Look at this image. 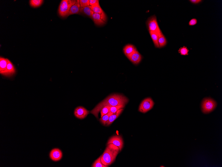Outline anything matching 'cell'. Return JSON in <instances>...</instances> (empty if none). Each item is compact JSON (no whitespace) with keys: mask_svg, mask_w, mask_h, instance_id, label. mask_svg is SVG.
Wrapping results in <instances>:
<instances>
[{"mask_svg":"<svg viewBox=\"0 0 222 167\" xmlns=\"http://www.w3.org/2000/svg\"><path fill=\"white\" fill-rule=\"evenodd\" d=\"M80 1V0H77L76 3L71 7L69 12V15L80 13L81 9Z\"/></svg>","mask_w":222,"mask_h":167,"instance_id":"13","label":"cell"},{"mask_svg":"<svg viewBox=\"0 0 222 167\" xmlns=\"http://www.w3.org/2000/svg\"><path fill=\"white\" fill-rule=\"evenodd\" d=\"M217 104L216 102L211 98L204 99L201 104V109L204 114H208L216 108Z\"/></svg>","mask_w":222,"mask_h":167,"instance_id":"4","label":"cell"},{"mask_svg":"<svg viewBox=\"0 0 222 167\" xmlns=\"http://www.w3.org/2000/svg\"><path fill=\"white\" fill-rule=\"evenodd\" d=\"M90 1V6H99V0H89Z\"/></svg>","mask_w":222,"mask_h":167,"instance_id":"28","label":"cell"},{"mask_svg":"<svg viewBox=\"0 0 222 167\" xmlns=\"http://www.w3.org/2000/svg\"><path fill=\"white\" fill-rule=\"evenodd\" d=\"M81 8L90 6L89 0H80Z\"/></svg>","mask_w":222,"mask_h":167,"instance_id":"27","label":"cell"},{"mask_svg":"<svg viewBox=\"0 0 222 167\" xmlns=\"http://www.w3.org/2000/svg\"><path fill=\"white\" fill-rule=\"evenodd\" d=\"M136 50L135 46L132 45H127L125 46L123 48L124 53L128 58L129 56Z\"/></svg>","mask_w":222,"mask_h":167,"instance_id":"14","label":"cell"},{"mask_svg":"<svg viewBox=\"0 0 222 167\" xmlns=\"http://www.w3.org/2000/svg\"><path fill=\"white\" fill-rule=\"evenodd\" d=\"M154 103L151 98L144 99L140 104L139 111L141 112L145 113L149 111L153 107Z\"/></svg>","mask_w":222,"mask_h":167,"instance_id":"5","label":"cell"},{"mask_svg":"<svg viewBox=\"0 0 222 167\" xmlns=\"http://www.w3.org/2000/svg\"><path fill=\"white\" fill-rule=\"evenodd\" d=\"M119 151V148L113 144L107 145L105 151L101 155L102 163L106 166H110L115 161Z\"/></svg>","mask_w":222,"mask_h":167,"instance_id":"2","label":"cell"},{"mask_svg":"<svg viewBox=\"0 0 222 167\" xmlns=\"http://www.w3.org/2000/svg\"><path fill=\"white\" fill-rule=\"evenodd\" d=\"M110 107L107 106L104 107L101 109V117L109 112Z\"/></svg>","mask_w":222,"mask_h":167,"instance_id":"26","label":"cell"},{"mask_svg":"<svg viewBox=\"0 0 222 167\" xmlns=\"http://www.w3.org/2000/svg\"><path fill=\"white\" fill-rule=\"evenodd\" d=\"M101 155L95 161L93 165L91 166L92 167H108L109 166H106L104 165L101 162Z\"/></svg>","mask_w":222,"mask_h":167,"instance_id":"22","label":"cell"},{"mask_svg":"<svg viewBox=\"0 0 222 167\" xmlns=\"http://www.w3.org/2000/svg\"><path fill=\"white\" fill-rule=\"evenodd\" d=\"M76 0H63L61 1L58 9V13L62 17H67L69 15L71 7L76 2Z\"/></svg>","mask_w":222,"mask_h":167,"instance_id":"3","label":"cell"},{"mask_svg":"<svg viewBox=\"0 0 222 167\" xmlns=\"http://www.w3.org/2000/svg\"><path fill=\"white\" fill-rule=\"evenodd\" d=\"M91 9L94 13L101 14L104 12L100 5L99 6H91Z\"/></svg>","mask_w":222,"mask_h":167,"instance_id":"23","label":"cell"},{"mask_svg":"<svg viewBox=\"0 0 222 167\" xmlns=\"http://www.w3.org/2000/svg\"><path fill=\"white\" fill-rule=\"evenodd\" d=\"M189 1L193 4H200L203 1L201 0H190Z\"/></svg>","mask_w":222,"mask_h":167,"instance_id":"30","label":"cell"},{"mask_svg":"<svg viewBox=\"0 0 222 167\" xmlns=\"http://www.w3.org/2000/svg\"><path fill=\"white\" fill-rule=\"evenodd\" d=\"M129 101L128 98L123 95L114 94L108 96L103 101L96 105L94 108L90 112L96 118H98V115L101 109L106 106L110 107L117 105H126Z\"/></svg>","mask_w":222,"mask_h":167,"instance_id":"1","label":"cell"},{"mask_svg":"<svg viewBox=\"0 0 222 167\" xmlns=\"http://www.w3.org/2000/svg\"><path fill=\"white\" fill-rule=\"evenodd\" d=\"M8 61L6 68L1 73L2 75L5 76H10L13 75L16 72L15 69L13 65L9 60Z\"/></svg>","mask_w":222,"mask_h":167,"instance_id":"11","label":"cell"},{"mask_svg":"<svg viewBox=\"0 0 222 167\" xmlns=\"http://www.w3.org/2000/svg\"><path fill=\"white\" fill-rule=\"evenodd\" d=\"M44 1L42 0H30V6L34 8L37 7L41 6Z\"/></svg>","mask_w":222,"mask_h":167,"instance_id":"20","label":"cell"},{"mask_svg":"<svg viewBox=\"0 0 222 167\" xmlns=\"http://www.w3.org/2000/svg\"><path fill=\"white\" fill-rule=\"evenodd\" d=\"M113 144L118 147L120 151H121L123 148V141L120 135H115L112 137L109 140L107 145Z\"/></svg>","mask_w":222,"mask_h":167,"instance_id":"8","label":"cell"},{"mask_svg":"<svg viewBox=\"0 0 222 167\" xmlns=\"http://www.w3.org/2000/svg\"><path fill=\"white\" fill-rule=\"evenodd\" d=\"M159 32H149L151 37L152 38L153 42L154 43L155 46L157 48H160L159 42H158V38H159Z\"/></svg>","mask_w":222,"mask_h":167,"instance_id":"16","label":"cell"},{"mask_svg":"<svg viewBox=\"0 0 222 167\" xmlns=\"http://www.w3.org/2000/svg\"><path fill=\"white\" fill-rule=\"evenodd\" d=\"M125 106V105H117V106L111 107L110 109L109 112H111L112 113H115L118 110L121 109H123Z\"/></svg>","mask_w":222,"mask_h":167,"instance_id":"25","label":"cell"},{"mask_svg":"<svg viewBox=\"0 0 222 167\" xmlns=\"http://www.w3.org/2000/svg\"><path fill=\"white\" fill-rule=\"evenodd\" d=\"M158 42H159L160 48L164 47L167 43V40L161 30H160L159 32Z\"/></svg>","mask_w":222,"mask_h":167,"instance_id":"18","label":"cell"},{"mask_svg":"<svg viewBox=\"0 0 222 167\" xmlns=\"http://www.w3.org/2000/svg\"><path fill=\"white\" fill-rule=\"evenodd\" d=\"M178 52L181 55H188L189 50L187 47L183 46L179 48Z\"/></svg>","mask_w":222,"mask_h":167,"instance_id":"24","label":"cell"},{"mask_svg":"<svg viewBox=\"0 0 222 167\" xmlns=\"http://www.w3.org/2000/svg\"><path fill=\"white\" fill-rule=\"evenodd\" d=\"M94 24L98 26H102L106 24L107 17L105 13L104 12L101 14L94 13L91 17Z\"/></svg>","mask_w":222,"mask_h":167,"instance_id":"7","label":"cell"},{"mask_svg":"<svg viewBox=\"0 0 222 167\" xmlns=\"http://www.w3.org/2000/svg\"><path fill=\"white\" fill-rule=\"evenodd\" d=\"M123 109H122L118 110L116 112L114 113L113 115L109 117V119L106 123V126L111 125L114 120L116 119L118 117L121 113L123 111Z\"/></svg>","mask_w":222,"mask_h":167,"instance_id":"15","label":"cell"},{"mask_svg":"<svg viewBox=\"0 0 222 167\" xmlns=\"http://www.w3.org/2000/svg\"><path fill=\"white\" fill-rule=\"evenodd\" d=\"M80 12L91 18L94 13L90 6L81 8Z\"/></svg>","mask_w":222,"mask_h":167,"instance_id":"17","label":"cell"},{"mask_svg":"<svg viewBox=\"0 0 222 167\" xmlns=\"http://www.w3.org/2000/svg\"><path fill=\"white\" fill-rule=\"evenodd\" d=\"M113 114V113L109 112L108 114L104 115L102 117H101L100 119H99V121L102 123V124H103L104 125H105L107 121L108 120L109 117Z\"/></svg>","mask_w":222,"mask_h":167,"instance_id":"21","label":"cell"},{"mask_svg":"<svg viewBox=\"0 0 222 167\" xmlns=\"http://www.w3.org/2000/svg\"><path fill=\"white\" fill-rule=\"evenodd\" d=\"M50 158L51 160L54 161H60L63 156V153L60 149L55 148L53 149L51 151L49 154Z\"/></svg>","mask_w":222,"mask_h":167,"instance_id":"10","label":"cell"},{"mask_svg":"<svg viewBox=\"0 0 222 167\" xmlns=\"http://www.w3.org/2000/svg\"><path fill=\"white\" fill-rule=\"evenodd\" d=\"M197 22L198 21L197 19L195 18L193 19H191L190 22H189L188 25H189L191 26H194L197 24Z\"/></svg>","mask_w":222,"mask_h":167,"instance_id":"29","label":"cell"},{"mask_svg":"<svg viewBox=\"0 0 222 167\" xmlns=\"http://www.w3.org/2000/svg\"><path fill=\"white\" fill-rule=\"evenodd\" d=\"M89 114V110L82 107L76 108L74 111V114L76 117L80 119H83Z\"/></svg>","mask_w":222,"mask_h":167,"instance_id":"9","label":"cell"},{"mask_svg":"<svg viewBox=\"0 0 222 167\" xmlns=\"http://www.w3.org/2000/svg\"><path fill=\"white\" fill-rule=\"evenodd\" d=\"M128 59L134 65H137L141 61L142 56L137 50L129 56Z\"/></svg>","mask_w":222,"mask_h":167,"instance_id":"12","label":"cell"},{"mask_svg":"<svg viewBox=\"0 0 222 167\" xmlns=\"http://www.w3.org/2000/svg\"><path fill=\"white\" fill-rule=\"evenodd\" d=\"M8 59L4 58H0V73L6 70V68Z\"/></svg>","mask_w":222,"mask_h":167,"instance_id":"19","label":"cell"},{"mask_svg":"<svg viewBox=\"0 0 222 167\" xmlns=\"http://www.w3.org/2000/svg\"><path fill=\"white\" fill-rule=\"evenodd\" d=\"M147 25L149 32H159L160 30L155 15L150 17L147 20Z\"/></svg>","mask_w":222,"mask_h":167,"instance_id":"6","label":"cell"}]
</instances>
